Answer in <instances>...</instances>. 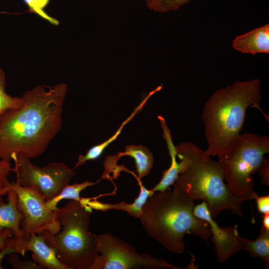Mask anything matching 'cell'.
Returning a JSON list of instances; mask_svg holds the SVG:
<instances>
[{
  "mask_svg": "<svg viewBox=\"0 0 269 269\" xmlns=\"http://www.w3.org/2000/svg\"><path fill=\"white\" fill-rule=\"evenodd\" d=\"M64 83L38 85L25 92L20 106L0 115V159L8 163L13 154L30 158L42 154L62 125Z\"/></svg>",
  "mask_w": 269,
  "mask_h": 269,
  "instance_id": "6da1fadb",
  "label": "cell"
},
{
  "mask_svg": "<svg viewBox=\"0 0 269 269\" xmlns=\"http://www.w3.org/2000/svg\"><path fill=\"white\" fill-rule=\"evenodd\" d=\"M261 81L258 79L236 81L231 86L218 90L205 103L202 115L208 156H217L223 161L232 152L243 127L246 110L260 109Z\"/></svg>",
  "mask_w": 269,
  "mask_h": 269,
  "instance_id": "7a4b0ae2",
  "label": "cell"
},
{
  "mask_svg": "<svg viewBox=\"0 0 269 269\" xmlns=\"http://www.w3.org/2000/svg\"><path fill=\"white\" fill-rule=\"evenodd\" d=\"M194 206L187 193L156 191L147 200L138 219L150 237L168 251L182 254L187 233L205 241L212 235L208 223L194 215Z\"/></svg>",
  "mask_w": 269,
  "mask_h": 269,
  "instance_id": "3957f363",
  "label": "cell"
},
{
  "mask_svg": "<svg viewBox=\"0 0 269 269\" xmlns=\"http://www.w3.org/2000/svg\"><path fill=\"white\" fill-rule=\"evenodd\" d=\"M175 149L180 159V175L173 184V191L205 201L213 218L225 209L243 217L244 200L235 197L225 183L223 162L211 159L192 142L181 143Z\"/></svg>",
  "mask_w": 269,
  "mask_h": 269,
  "instance_id": "277c9868",
  "label": "cell"
},
{
  "mask_svg": "<svg viewBox=\"0 0 269 269\" xmlns=\"http://www.w3.org/2000/svg\"><path fill=\"white\" fill-rule=\"evenodd\" d=\"M91 213L89 206L71 200L56 209L61 230L54 234L42 233L67 269H103V259L96 250L95 234L89 230Z\"/></svg>",
  "mask_w": 269,
  "mask_h": 269,
  "instance_id": "5b68a950",
  "label": "cell"
},
{
  "mask_svg": "<svg viewBox=\"0 0 269 269\" xmlns=\"http://www.w3.org/2000/svg\"><path fill=\"white\" fill-rule=\"evenodd\" d=\"M269 152V138L256 134H240L236 146L223 161L228 189L243 200H254L258 194L254 190L252 175L256 173L265 154Z\"/></svg>",
  "mask_w": 269,
  "mask_h": 269,
  "instance_id": "8992f818",
  "label": "cell"
},
{
  "mask_svg": "<svg viewBox=\"0 0 269 269\" xmlns=\"http://www.w3.org/2000/svg\"><path fill=\"white\" fill-rule=\"evenodd\" d=\"M14 166L12 171L22 186L36 187L47 201L57 196L76 174L63 162H50L44 167L33 164L30 158L21 154L11 156Z\"/></svg>",
  "mask_w": 269,
  "mask_h": 269,
  "instance_id": "52a82bcc",
  "label": "cell"
},
{
  "mask_svg": "<svg viewBox=\"0 0 269 269\" xmlns=\"http://www.w3.org/2000/svg\"><path fill=\"white\" fill-rule=\"evenodd\" d=\"M98 253L103 259V269H180L166 261L141 254L110 233L95 234Z\"/></svg>",
  "mask_w": 269,
  "mask_h": 269,
  "instance_id": "ba28073f",
  "label": "cell"
},
{
  "mask_svg": "<svg viewBox=\"0 0 269 269\" xmlns=\"http://www.w3.org/2000/svg\"><path fill=\"white\" fill-rule=\"evenodd\" d=\"M10 189L16 194V206L23 216L20 227L25 236L31 233L40 234L44 231L54 234L61 230L56 210L47 207L46 200L36 187L22 186L16 180L11 183Z\"/></svg>",
  "mask_w": 269,
  "mask_h": 269,
  "instance_id": "9c48e42d",
  "label": "cell"
},
{
  "mask_svg": "<svg viewBox=\"0 0 269 269\" xmlns=\"http://www.w3.org/2000/svg\"><path fill=\"white\" fill-rule=\"evenodd\" d=\"M193 213L196 218L204 220L209 224L212 234L211 241L214 244L218 263H224L232 255L241 250V236L237 227H220L212 218L205 201L194 206Z\"/></svg>",
  "mask_w": 269,
  "mask_h": 269,
  "instance_id": "30bf717a",
  "label": "cell"
},
{
  "mask_svg": "<svg viewBox=\"0 0 269 269\" xmlns=\"http://www.w3.org/2000/svg\"><path fill=\"white\" fill-rule=\"evenodd\" d=\"M7 195V203L0 202V232L5 228L10 230L14 235L12 247L14 252L24 256L22 247L25 234L20 227L23 216L16 206V193L10 190Z\"/></svg>",
  "mask_w": 269,
  "mask_h": 269,
  "instance_id": "8fae6325",
  "label": "cell"
},
{
  "mask_svg": "<svg viewBox=\"0 0 269 269\" xmlns=\"http://www.w3.org/2000/svg\"><path fill=\"white\" fill-rule=\"evenodd\" d=\"M22 251L32 253L34 262L38 264L39 269H67L58 259L53 249L48 246L43 234L31 233L25 236Z\"/></svg>",
  "mask_w": 269,
  "mask_h": 269,
  "instance_id": "7c38bea8",
  "label": "cell"
},
{
  "mask_svg": "<svg viewBox=\"0 0 269 269\" xmlns=\"http://www.w3.org/2000/svg\"><path fill=\"white\" fill-rule=\"evenodd\" d=\"M233 47L243 53L253 55L257 53H269V24L236 37L233 41Z\"/></svg>",
  "mask_w": 269,
  "mask_h": 269,
  "instance_id": "4fadbf2b",
  "label": "cell"
},
{
  "mask_svg": "<svg viewBox=\"0 0 269 269\" xmlns=\"http://www.w3.org/2000/svg\"><path fill=\"white\" fill-rule=\"evenodd\" d=\"M241 250L247 251L254 258H259L269 268V231L262 226L258 237L254 240L240 238Z\"/></svg>",
  "mask_w": 269,
  "mask_h": 269,
  "instance_id": "5bb4252c",
  "label": "cell"
},
{
  "mask_svg": "<svg viewBox=\"0 0 269 269\" xmlns=\"http://www.w3.org/2000/svg\"><path fill=\"white\" fill-rule=\"evenodd\" d=\"M123 155L130 156L134 159L139 179L147 175L153 167V155L148 148L144 146L127 145L125 151L120 154V156Z\"/></svg>",
  "mask_w": 269,
  "mask_h": 269,
  "instance_id": "9a60e30c",
  "label": "cell"
},
{
  "mask_svg": "<svg viewBox=\"0 0 269 269\" xmlns=\"http://www.w3.org/2000/svg\"><path fill=\"white\" fill-rule=\"evenodd\" d=\"M157 91H158L157 88L151 92L150 93H149L148 96L145 97V98L143 100V101L141 102L139 105L135 109V110L134 111L131 116L122 123L119 129L117 130V131L113 136H112L105 141L98 145L93 146V147L90 148L85 155H80L78 158V161L76 163L75 166H74V169L77 168L78 167L83 165L87 161L95 160L99 158L101 155L106 147H107L111 143H112L113 141L117 139L118 136L121 133L124 126L130 121H131L132 118H133V117L137 113H138L140 110H141V108L143 107L147 100L152 95L157 92Z\"/></svg>",
  "mask_w": 269,
  "mask_h": 269,
  "instance_id": "2e32d148",
  "label": "cell"
},
{
  "mask_svg": "<svg viewBox=\"0 0 269 269\" xmlns=\"http://www.w3.org/2000/svg\"><path fill=\"white\" fill-rule=\"evenodd\" d=\"M164 138L167 143L171 157V164L167 169L163 172L160 181L153 189L154 192H163L167 190L170 185L174 183L180 173L179 163L176 160V151L172 141L171 135L167 134L164 135Z\"/></svg>",
  "mask_w": 269,
  "mask_h": 269,
  "instance_id": "e0dca14e",
  "label": "cell"
},
{
  "mask_svg": "<svg viewBox=\"0 0 269 269\" xmlns=\"http://www.w3.org/2000/svg\"><path fill=\"white\" fill-rule=\"evenodd\" d=\"M100 180L95 182L85 181L81 183H74L65 186L61 192L55 197L50 200L46 201V204L47 207L53 211H55L58 207V203L63 199H70L80 201L81 198L80 196V192L86 188L98 183Z\"/></svg>",
  "mask_w": 269,
  "mask_h": 269,
  "instance_id": "ac0fdd59",
  "label": "cell"
},
{
  "mask_svg": "<svg viewBox=\"0 0 269 269\" xmlns=\"http://www.w3.org/2000/svg\"><path fill=\"white\" fill-rule=\"evenodd\" d=\"M139 185L140 192L139 195L134 199L133 203L131 204L121 203L118 204L111 205V208L121 209L126 211L133 217L138 218L147 200L154 192L153 189L148 190L145 188L140 182H139Z\"/></svg>",
  "mask_w": 269,
  "mask_h": 269,
  "instance_id": "d6986e66",
  "label": "cell"
},
{
  "mask_svg": "<svg viewBox=\"0 0 269 269\" xmlns=\"http://www.w3.org/2000/svg\"><path fill=\"white\" fill-rule=\"evenodd\" d=\"M5 87V74L0 68V115L7 109L18 107L22 102L21 97H13L7 94Z\"/></svg>",
  "mask_w": 269,
  "mask_h": 269,
  "instance_id": "ffe728a7",
  "label": "cell"
},
{
  "mask_svg": "<svg viewBox=\"0 0 269 269\" xmlns=\"http://www.w3.org/2000/svg\"><path fill=\"white\" fill-rule=\"evenodd\" d=\"M22 0L27 6L30 12L37 14L53 25H58L59 24L57 19L50 16L44 11V9L49 4L50 0Z\"/></svg>",
  "mask_w": 269,
  "mask_h": 269,
  "instance_id": "44dd1931",
  "label": "cell"
},
{
  "mask_svg": "<svg viewBox=\"0 0 269 269\" xmlns=\"http://www.w3.org/2000/svg\"><path fill=\"white\" fill-rule=\"evenodd\" d=\"M190 0H146L147 6L159 12L176 10Z\"/></svg>",
  "mask_w": 269,
  "mask_h": 269,
  "instance_id": "7402d4cb",
  "label": "cell"
},
{
  "mask_svg": "<svg viewBox=\"0 0 269 269\" xmlns=\"http://www.w3.org/2000/svg\"><path fill=\"white\" fill-rule=\"evenodd\" d=\"M12 170L10 163L0 159V202L3 201L2 197L10 190L11 183L8 181V176Z\"/></svg>",
  "mask_w": 269,
  "mask_h": 269,
  "instance_id": "603a6c76",
  "label": "cell"
},
{
  "mask_svg": "<svg viewBox=\"0 0 269 269\" xmlns=\"http://www.w3.org/2000/svg\"><path fill=\"white\" fill-rule=\"evenodd\" d=\"M13 233L8 229H4L0 232V269H3L1 266V262L6 255L12 253V250L6 246L8 240L12 237Z\"/></svg>",
  "mask_w": 269,
  "mask_h": 269,
  "instance_id": "cb8c5ba5",
  "label": "cell"
},
{
  "mask_svg": "<svg viewBox=\"0 0 269 269\" xmlns=\"http://www.w3.org/2000/svg\"><path fill=\"white\" fill-rule=\"evenodd\" d=\"M9 255L8 261L12 265L13 269H37L38 266L34 262L27 260H21L16 253H11Z\"/></svg>",
  "mask_w": 269,
  "mask_h": 269,
  "instance_id": "d4e9b609",
  "label": "cell"
},
{
  "mask_svg": "<svg viewBox=\"0 0 269 269\" xmlns=\"http://www.w3.org/2000/svg\"><path fill=\"white\" fill-rule=\"evenodd\" d=\"M257 172L261 178L262 183L264 185H269V159L265 157L259 166Z\"/></svg>",
  "mask_w": 269,
  "mask_h": 269,
  "instance_id": "484cf974",
  "label": "cell"
},
{
  "mask_svg": "<svg viewBox=\"0 0 269 269\" xmlns=\"http://www.w3.org/2000/svg\"><path fill=\"white\" fill-rule=\"evenodd\" d=\"M257 209L263 214L269 213V196H258L256 198Z\"/></svg>",
  "mask_w": 269,
  "mask_h": 269,
  "instance_id": "4316f807",
  "label": "cell"
},
{
  "mask_svg": "<svg viewBox=\"0 0 269 269\" xmlns=\"http://www.w3.org/2000/svg\"><path fill=\"white\" fill-rule=\"evenodd\" d=\"M263 226L269 231V213L264 214L263 216Z\"/></svg>",
  "mask_w": 269,
  "mask_h": 269,
  "instance_id": "83f0119b",
  "label": "cell"
}]
</instances>
